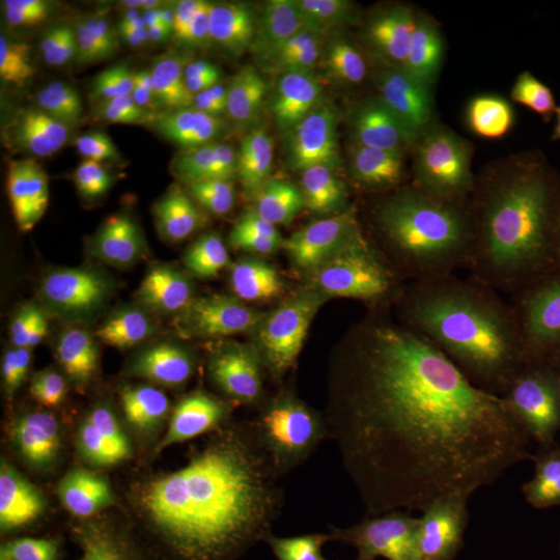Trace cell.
Returning a JSON list of instances; mask_svg holds the SVG:
<instances>
[{"instance_id":"cell-20","label":"cell","mask_w":560,"mask_h":560,"mask_svg":"<svg viewBox=\"0 0 560 560\" xmlns=\"http://www.w3.org/2000/svg\"><path fill=\"white\" fill-rule=\"evenodd\" d=\"M148 293L175 320H235L240 305L217 270L203 264L173 266L152 275Z\"/></svg>"},{"instance_id":"cell-14","label":"cell","mask_w":560,"mask_h":560,"mask_svg":"<svg viewBox=\"0 0 560 560\" xmlns=\"http://www.w3.org/2000/svg\"><path fill=\"white\" fill-rule=\"evenodd\" d=\"M372 372L382 393L428 430H451L467 413L469 384L463 361H402Z\"/></svg>"},{"instance_id":"cell-26","label":"cell","mask_w":560,"mask_h":560,"mask_svg":"<svg viewBox=\"0 0 560 560\" xmlns=\"http://www.w3.org/2000/svg\"><path fill=\"white\" fill-rule=\"evenodd\" d=\"M460 560H560V555L552 540L529 523L486 520L467 532Z\"/></svg>"},{"instance_id":"cell-46","label":"cell","mask_w":560,"mask_h":560,"mask_svg":"<svg viewBox=\"0 0 560 560\" xmlns=\"http://www.w3.org/2000/svg\"><path fill=\"white\" fill-rule=\"evenodd\" d=\"M322 9H324V4L314 2V0H289L282 21L293 23V21L316 20V15L320 13Z\"/></svg>"},{"instance_id":"cell-22","label":"cell","mask_w":560,"mask_h":560,"mask_svg":"<svg viewBox=\"0 0 560 560\" xmlns=\"http://www.w3.org/2000/svg\"><path fill=\"white\" fill-rule=\"evenodd\" d=\"M506 421L544 448H560V361L538 360L513 384Z\"/></svg>"},{"instance_id":"cell-11","label":"cell","mask_w":560,"mask_h":560,"mask_svg":"<svg viewBox=\"0 0 560 560\" xmlns=\"http://www.w3.org/2000/svg\"><path fill=\"white\" fill-rule=\"evenodd\" d=\"M73 201L80 219L140 254L159 243L166 224L159 187L127 164H102L75 185Z\"/></svg>"},{"instance_id":"cell-27","label":"cell","mask_w":560,"mask_h":560,"mask_svg":"<svg viewBox=\"0 0 560 560\" xmlns=\"http://www.w3.org/2000/svg\"><path fill=\"white\" fill-rule=\"evenodd\" d=\"M460 488L476 499L502 502L513 506H544L557 497L560 478H546L506 467H486L463 463L459 471Z\"/></svg>"},{"instance_id":"cell-5","label":"cell","mask_w":560,"mask_h":560,"mask_svg":"<svg viewBox=\"0 0 560 560\" xmlns=\"http://www.w3.org/2000/svg\"><path fill=\"white\" fill-rule=\"evenodd\" d=\"M189 511L231 534L272 525L289 486L272 446L252 430L222 432L208 446L187 486Z\"/></svg>"},{"instance_id":"cell-40","label":"cell","mask_w":560,"mask_h":560,"mask_svg":"<svg viewBox=\"0 0 560 560\" xmlns=\"http://www.w3.org/2000/svg\"><path fill=\"white\" fill-rule=\"evenodd\" d=\"M295 60H298V69H300V81L312 83V85L330 80L345 65V60L332 55L330 50H326L322 44L303 52L300 57H295Z\"/></svg>"},{"instance_id":"cell-10","label":"cell","mask_w":560,"mask_h":560,"mask_svg":"<svg viewBox=\"0 0 560 560\" xmlns=\"http://www.w3.org/2000/svg\"><path fill=\"white\" fill-rule=\"evenodd\" d=\"M368 525L388 552L420 557L457 529L459 515L441 474L416 467L400 474L374 501Z\"/></svg>"},{"instance_id":"cell-6","label":"cell","mask_w":560,"mask_h":560,"mask_svg":"<svg viewBox=\"0 0 560 560\" xmlns=\"http://www.w3.org/2000/svg\"><path fill=\"white\" fill-rule=\"evenodd\" d=\"M538 173L504 131H490L455 175V231L474 256L497 258L520 237Z\"/></svg>"},{"instance_id":"cell-3","label":"cell","mask_w":560,"mask_h":560,"mask_svg":"<svg viewBox=\"0 0 560 560\" xmlns=\"http://www.w3.org/2000/svg\"><path fill=\"white\" fill-rule=\"evenodd\" d=\"M301 254L365 300L432 284L453 261L441 235L388 214L316 226Z\"/></svg>"},{"instance_id":"cell-8","label":"cell","mask_w":560,"mask_h":560,"mask_svg":"<svg viewBox=\"0 0 560 560\" xmlns=\"http://www.w3.org/2000/svg\"><path fill=\"white\" fill-rule=\"evenodd\" d=\"M548 284L529 256H509L486 277L476 303V353L499 384L513 386L538 361Z\"/></svg>"},{"instance_id":"cell-30","label":"cell","mask_w":560,"mask_h":560,"mask_svg":"<svg viewBox=\"0 0 560 560\" xmlns=\"http://www.w3.org/2000/svg\"><path fill=\"white\" fill-rule=\"evenodd\" d=\"M409 2L405 0H361L349 11V46L347 73L353 80L368 60L374 57L395 23L402 18Z\"/></svg>"},{"instance_id":"cell-16","label":"cell","mask_w":560,"mask_h":560,"mask_svg":"<svg viewBox=\"0 0 560 560\" xmlns=\"http://www.w3.org/2000/svg\"><path fill=\"white\" fill-rule=\"evenodd\" d=\"M191 229L201 240L224 247L301 252L316 226L280 214L261 191H245L201 201L191 217Z\"/></svg>"},{"instance_id":"cell-15","label":"cell","mask_w":560,"mask_h":560,"mask_svg":"<svg viewBox=\"0 0 560 560\" xmlns=\"http://www.w3.org/2000/svg\"><path fill=\"white\" fill-rule=\"evenodd\" d=\"M15 386L38 457L44 463H57L71 446L65 439L55 390L52 320L23 322L15 345Z\"/></svg>"},{"instance_id":"cell-31","label":"cell","mask_w":560,"mask_h":560,"mask_svg":"<svg viewBox=\"0 0 560 560\" xmlns=\"http://www.w3.org/2000/svg\"><path fill=\"white\" fill-rule=\"evenodd\" d=\"M101 21H36L9 18L15 46L25 52H67L92 40Z\"/></svg>"},{"instance_id":"cell-43","label":"cell","mask_w":560,"mask_h":560,"mask_svg":"<svg viewBox=\"0 0 560 560\" xmlns=\"http://www.w3.org/2000/svg\"><path fill=\"white\" fill-rule=\"evenodd\" d=\"M527 138L534 143H540V145L560 148V98L548 108V113L527 133Z\"/></svg>"},{"instance_id":"cell-41","label":"cell","mask_w":560,"mask_h":560,"mask_svg":"<svg viewBox=\"0 0 560 560\" xmlns=\"http://www.w3.org/2000/svg\"><path fill=\"white\" fill-rule=\"evenodd\" d=\"M318 36L320 44L347 62V46H349V21L345 18H320L318 20Z\"/></svg>"},{"instance_id":"cell-1","label":"cell","mask_w":560,"mask_h":560,"mask_svg":"<svg viewBox=\"0 0 560 560\" xmlns=\"http://www.w3.org/2000/svg\"><path fill=\"white\" fill-rule=\"evenodd\" d=\"M140 252L80 217L38 222L11 254V279L27 300L94 314L129 293Z\"/></svg>"},{"instance_id":"cell-42","label":"cell","mask_w":560,"mask_h":560,"mask_svg":"<svg viewBox=\"0 0 560 560\" xmlns=\"http://www.w3.org/2000/svg\"><path fill=\"white\" fill-rule=\"evenodd\" d=\"M318 20L293 21V23H284V38L291 44V50L295 57H300L303 52L316 48L320 44L318 36Z\"/></svg>"},{"instance_id":"cell-34","label":"cell","mask_w":560,"mask_h":560,"mask_svg":"<svg viewBox=\"0 0 560 560\" xmlns=\"http://www.w3.org/2000/svg\"><path fill=\"white\" fill-rule=\"evenodd\" d=\"M439 138L420 122L416 120H388L376 125L370 133L368 140V154L370 159H381V156H390L397 152H407L416 150L421 145H428Z\"/></svg>"},{"instance_id":"cell-44","label":"cell","mask_w":560,"mask_h":560,"mask_svg":"<svg viewBox=\"0 0 560 560\" xmlns=\"http://www.w3.org/2000/svg\"><path fill=\"white\" fill-rule=\"evenodd\" d=\"M284 34V27H280V21L277 20H254L247 27V34L241 42V48H261L272 42L279 40Z\"/></svg>"},{"instance_id":"cell-33","label":"cell","mask_w":560,"mask_h":560,"mask_svg":"<svg viewBox=\"0 0 560 560\" xmlns=\"http://www.w3.org/2000/svg\"><path fill=\"white\" fill-rule=\"evenodd\" d=\"M441 140L432 141L428 145H421L416 150L397 152L390 156L370 159L374 177L378 179L382 187L388 191L393 187H399L407 180L418 179L421 175L436 168L441 159Z\"/></svg>"},{"instance_id":"cell-38","label":"cell","mask_w":560,"mask_h":560,"mask_svg":"<svg viewBox=\"0 0 560 560\" xmlns=\"http://www.w3.org/2000/svg\"><path fill=\"white\" fill-rule=\"evenodd\" d=\"M241 69L264 94H280L295 81H300V69L295 57L268 60L254 55H240Z\"/></svg>"},{"instance_id":"cell-32","label":"cell","mask_w":560,"mask_h":560,"mask_svg":"<svg viewBox=\"0 0 560 560\" xmlns=\"http://www.w3.org/2000/svg\"><path fill=\"white\" fill-rule=\"evenodd\" d=\"M85 560H214L198 544L179 538H120L92 550Z\"/></svg>"},{"instance_id":"cell-4","label":"cell","mask_w":560,"mask_h":560,"mask_svg":"<svg viewBox=\"0 0 560 560\" xmlns=\"http://www.w3.org/2000/svg\"><path fill=\"white\" fill-rule=\"evenodd\" d=\"M511 57L513 42L497 9L423 7L421 75L463 110L481 113L501 101Z\"/></svg>"},{"instance_id":"cell-39","label":"cell","mask_w":560,"mask_h":560,"mask_svg":"<svg viewBox=\"0 0 560 560\" xmlns=\"http://www.w3.org/2000/svg\"><path fill=\"white\" fill-rule=\"evenodd\" d=\"M540 214L544 229L548 233L552 256H555V260L559 261L560 266V154L552 164L550 173H548Z\"/></svg>"},{"instance_id":"cell-25","label":"cell","mask_w":560,"mask_h":560,"mask_svg":"<svg viewBox=\"0 0 560 560\" xmlns=\"http://www.w3.org/2000/svg\"><path fill=\"white\" fill-rule=\"evenodd\" d=\"M384 214L423 233L441 235L455 222V177L436 166L418 179L388 189Z\"/></svg>"},{"instance_id":"cell-45","label":"cell","mask_w":560,"mask_h":560,"mask_svg":"<svg viewBox=\"0 0 560 560\" xmlns=\"http://www.w3.org/2000/svg\"><path fill=\"white\" fill-rule=\"evenodd\" d=\"M287 4L289 0H254V2H245L243 11L249 13L254 20H275L284 15Z\"/></svg>"},{"instance_id":"cell-7","label":"cell","mask_w":560,"mask_h":560,"mask_svg":"<svg viewBox=\"0 0 560 560\" xmlns=\"http://www.w3.org/2000/svg\"><path fill=\"white\" fill-rule=\"evenodd\" d=\"M314 457L330 480L358 483L402 455L411 436L360 372H342L307 416Z\"/></svg>"},{"instance_id":"cell-29","label":"cell","mask_w":560,"mask_h":560,"mask_svg":"<svg viewBox=\"0 0 560 560\" xmlns=\"http://www.w3.org/2000/svg\"><path fill=\"white\" fill-rule=\"evenodd\" d=\"M463 463L506 467L546 478H560V469L552 459V453L540 444L521 436L509 421L490 428L480 441L474 444V448Z\"/></svg>"},{"instance_id":"cell-35","label":"cell","mask_w":560,"mask_h":560,"mask_svg":"<svg viewBox=\"0 0 560 560\" xmlns=\"http://www.w3.org/2000/svg\"><path fill=\"white\" fill-rule=\"evenodd\" d=\"M136 55H138L136 50H117V52H108L106 57H102L98 62L92 65V69L81 81L80 96L83 110H90L96 104H101L119 85V81L129 71Z\"/></svg>"},{"instance_id":"cell-37","label":"cell","mask_w":560,"mask_h":560,"mask_svg":"<svg viewBox=\"0 0 560 560\" xmlns=\"http://www.w3.org/2000/svg\"><path fill=\"white\" fill-rule=\"evenodd\" d=\"M287 560H376L363 546L332 534L318 532L310 534L295 546Z\"/></svg>"},{"instance_id":"cell-21","label":"cell","mask_w":560,"mask_h":560,"mask_svg":"<svg viewBox=\"0 0 560 560\" xmlns=\"http://www.w3.org/2000/svg\"><path fill=\"white\" fill-rule=\"evenodd\" d=\"M421 13V4L409 2L407 11L395 23L374 57L353 78L355 83L388 96H407L420 90L425 83L420 67Z\"/></svg>"},{"instance_id":"cell-2","label":"cell","mask_w":560,"mask_h":560,"mask_svg":"<svg viewBox=\"0 0 560 560\" xmlns=\"http://www.w3.org/2000/svg\"><path fill=\"white\" fill-rule=\"evenodd\" d=\"M342 340L372 370L402 361H463L476 351V305L459 289L423 284L363 301L345 322Z\"/></svg>"},{"instance_id":"cell-18","label":"cell","mask_w":560,"mask_h":560,"mask_svg":"<svg viewBox=\"0 0 560 560\" xmlns=\"http://www.w3.org/2000/svg\"><path fill=\"white\" fill-rule=\"evenodd\" d=\"M145 360L166 395L187 399L217 382L224 353L200 324L171 318L148 342Z\"/></svg>"},{"instance_id":"cell-12","label":"cell","mask_w":560,"mask_h":560,"mask_svg":"<svg viewBox=\"0 0 560 560\" xmlns=\"http://www.w3.org/2000/svg\"><path fill=\"white\" fill-rule=\"evenodd\" d=\"M559 98L560 0H541L513 40L501 102L513 122L529 133Z\"/></svg>"},{"instance_id":"cell-24","label":"cell","mask_w":560,"mask_h":560,"mask_svg":"<svg viewBox=\"0 0 560 560\" xmlns=\"http://www.w3.org/2000/svg\"><path fill=\"white\" fill-rule=\"evenodd\" d=\"M148 60L154 83V120L159 125L179 127L210 119L196 81L166 38L152 44Z\"/></svg>"},{"instance_id":"cell-28","label":"cell","mask_w":560,"mask_h":560,"mask_svg":"<svg viewBox=\"0 0 560 560\" xmlns=\"http://www.w3.org/2000/svg\"><path fill=\"white\" fill-rule=\"evenodd\" d=\"M148 115H154V83L150 60L138 52L119 85L101 104L85 110V117L101 131L119 133Z\"/></svg>"},{"instance_id":"cell-23","label":"cell","mask_w":560,"mask_h":560,"mask_svg":"<svg viewBox=\"0 0 560 560\" xmlns=\"http://www.w3.org/2000/svg\"><path fill=\"white\" fill-rule=\"evenodd\" d=\"M166 40L196 81L210 117L226 110L237 98V78L217 38L208 30L187 27L168 34Z\"/></svg>"},{"instance_id":"cell-9","label":"cell","mask_w":560,"mask_h":560,"mask_svg":"<svg viewBox=\"0 0 560 560\" xmlns=\"http://www.w3.org/2000/svg\"><path fill=\"white\" fill-rule=\"evenodd\" d=\"M374 120L353 108L314 117L303 143L316 210L339 222L384 214L388 191L374 177L368 140Z\"/></svg>"},{"instance_id":"cell-17","label":"cell","mask_w":560,"mask_h":560,"mask_svg":"<svg viewBox=\"0 0 560 560\" xmlns=\"http://www.w3.org/2000/svg\"><path fill=\"white\" fill-rule=\"evenodd\" d=\"M268 177V148L254 127L235 129L200 145L187 161L185 189L203 201L261 191Z\"/></svg>"},{"instance_id":"cell-36","label":"cell","mask_w":560,"mask_h":560,"mask_svg":"<svg viewBox=\"0 0 560 560\" xmlns=\"http://www.w3.org/2000/svg\"><path fill=\"white\" fill-rule=\"evenodd\" d=\"M9 18L36 21H101L96 4L85 0H13L7 4Z\"/></svg>"},{"instance_id":"cell-19","label":"cell","mask_w":560,"mask_h":560,"mask_svg":"<svg viewBox=\"0 0 560 560\" xmlns=\"http://www.w3.org/2000/svg\"><path fill=\"white\" fill-rule=\"evenodd\" d=\"M52 368L65 439L73 448L94 418L98 376L94 349L71 322L52 320Z\"/></svg>"},{"instance_id":"cell-13","label":"cell","mask_w":560,"mask_h":560,"mask_svg":"<svg viewBox=\"0 0 560 560\" xmlns=\"http://www.w3.org/2000/svg\"><path fill=\"white\" fill-rule=\"evenodd\" d=\"M60 120V94L0 73V154L11 164L46 173L69 150Z\"/></svg>"}]
</instances>
